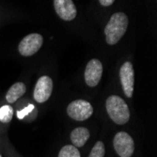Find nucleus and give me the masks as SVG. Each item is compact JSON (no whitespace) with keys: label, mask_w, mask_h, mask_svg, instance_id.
Masks as SVG:
<instances>
[{"label":"nucleus","mask_w":157,"mask_h":157,"mask_svg":"<svg viewBox=\"0 0 157 157\" xmlns=\"http://www.w3.org/2000/svg\"><path fill=\"white\" fill-rule=\"evenodd\" d=\"M42 44H44V38L40 34L31 33L21 40L18 50L23 56H30L40 49Z\"/></svg>","instance_id":"obj_5"},{"label":"nucleus","mask_w":157,"mask_h":157,"mask_svg":"<svg viewBox=\"0 0 157 157\" xmlns=\"http://www.w3.org/2000/svg\"><path fill=\"white\" fill-rule=\"evenodd\" d=\"M106 111L110 119L119 125H123L129 121L130 110L123 99L117 95H111L105 102Z\"/></svg>","instance_id":"obj_2"},{"label":"nucleus","mask_w":157,"mask_h":157,"mask_svg":"<svg viewBox=\"0 0 157 157\" xmlns=\"http://www.w3.org/2000/svg\"><path fill=\"white\" fill-rule=\"evenodd\" d=\"M120 78L124 94L127 98H131L134 93L135 72L131 62H125L120 70Z\"/></svg>","instance_id":"obj_6"},{"label":"nucleus","mask_w":157,"mask_h":157,"mask_svg":"<svg viewBox=\"0 0 157 157\" xmlns=\"http://www.w3.org/2000/svg\"><path fill=\"white\" fill-rule=\"evenodd\" d=\"M34 109V105H28L26 107H25L24 109H22V110H20V111H18L17 112V118L19 119V120H23L25 116H27L28 114H29L32 110Z\"/></svg>","instance_id":"obj_15"},{"label":"nucleus","mask_w":157,"mask_h":157,"mask_svg":"<svg viewBox=\"0 0 157 157\" xmlns=\"http://www.w3.org/2000/svg\"><path fill=\"white\" fill-rule=\"evenodd\" d=\"M0 157H2V156H1V154H0Z\"/></svg>","instance_id":"obj_17"},{"label":"nucleus","mask_w":157,"mask_h":157,"mask_svg":"<svg viewBox=\"0 0 157 157\" xmlns=\"http://www.w3.org/2000/svg\"><path fill=\"white\" fill-rule=\"evenodd\" d=\"M59 157H81V155L76 147L74 145H66L60 150Z\"/></svg>","instance_id":"obj_13"},{"label":"nucleus","mask_w":157,"mask_h":157,"mask_svg":"<svg viewBox=\"0 0 157 157\" xmlns=\"http://www.w3.org/2000/svg\"><path fill=\"white\" fill-rule=\"evenodd\" d=\"M129 20L125 13L116 12L111 16L109 22L105 27V35L106 44L114 45L118 44L125 34Z\"/></svg>","instance_id":"obj_1"},{"label":"nucleus","mask_w":157,"mask_h":157,"mask_svg":"<svg viewBox=\"0 0 157 157\" xmlns=\"http://www.w3.org/2000/svg\"><path fill=\"white\" fill-rule=\"evenodd\" d=\"M53 92V80L49 76H41L38 79L34 89V99L38 103H44Z\"/></svg>","instance_id":"obj_8"},{"label":"nucleus","mask_w":157,"mask_h":157,"mask_svg":"<svg viewBox=\"0 0 157 157\" xmlns=\"http://www.w3.org/2000/svg\"><path fill=\"white\" fill-rule=\"evenodd\" d=\"M105 154V144L102 141H97L93 146L89 157H104Z\"/></svg>","instance_id":"obj_14"},{"label":"nucleus","mask_w":157,"mask_h":157,"mask_svg":"<svg viewBox=\"0 0 157 157\" xmlns=\"http://www.w3.org/2000/svg\"><path fill=\"white\" fill-rule=\"evenodd\" d=\"M113 146L116 152L121 157H131L135 151L134 140L129 134L119 132L113 139Z\"/></svg>","instance_id":"obj_4"},{"label":"nucleus","mask_w":157,"mask_h":157,"mask_svg":"<svg viewBox=\"0 0 157 157\" xmlns=\"http://www.w3.org/2000/svg\"><path fill=\"white\" fill-rule=\"evenodd\" d=\"M54 7L58 15L64 21H72L76 17L77 10L73 0H54Z\"/></svg>","instance_id":"obj_9"},{"label":"nucleus","mask_w":157,"mask_h":157,"mask_svg":"<svg viewBox=\"0 0 157 157\" xmlns=\"http://www.w3.org/2000/svg\"><path fill=\"white\" fill-rule=\"evenodd\" d=\"M103 65L99 59H93L89 61L85 70V82L89 87H96L102 78Z\"/></svg>","instance_id":"obj_7"},{"label":"nucleus","mask_w":157,"mask_h":157,"mask_svg":"<svg viewBox=\"0 0 157 157\" xmlns=\"http://www.w3.org/2000/svg\"><path fill=\"white\" fill-rule=\"evenodd\" d=\"M114 1H115V0H99L100 4L104 7H108V6L112 5L114 3Z\"/></svg>","instance_id":"obj_16"},{"label":"nucleus","mask_w":157,"mask_h":157,"mask_svg":"<svg viewBox=\"0 0 157 157\" xmlns=\"http://www.w3.org/2000/svg\"><path fill=\"white\" fill-rule=\"evenodd\" d=\"M25 85L22 82H17L13 84L6 94V100L10 104L15 103L19 98H21L25 93Z\"/></svg>","instance_id":"obj_11"},{"label":"nucleus","mask_w":157,"mask_h":157,"mask_svg":"<svg viewBox=\"0 0 157 157\" xmlns=\"http://www.w3.org/2000/svg\"><path fill=\"white\" fill-rule=\"evenodd\" d=\"M90 133L86 127H77L71 133V140L73 145L76 148L83 147L90 139Z\"/></svg>","instance_id":"obj_10"},{"label":"nucleus","mask_w":157,"mask_h":157,"mask_svg":"<svg viewBox=\"0 0 157 157\" xmlns=\"http://www.w3.org/2000/svg\"><path fill=\"white\" fill-rule=\"evenodd\" d=\"M13 117V108L9 105H3L0 108V121L3 123H9L11 121Z\"/></svg>","instance_id":"obj_12"},{"label":"nucleus","mask_w":157,"mask_h":157,"mask_svg":"<svg viewBox=\"0 0 157 157\" xmlns=\"http://www.w3.org/2000/svg\"><path fill=\"white\" fill-rule=\"evenodd\" d=\"M67 114L75 121H84L91 117L93 114V107L85 100H75L68 105Z\"/></svg>","instance_id":"obj_3"}]
</instances>
